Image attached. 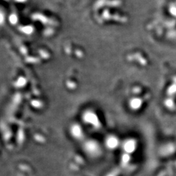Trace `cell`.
<instances>
[{
    "instance_id": "6da1fadb",
    "label": "cell",
    "mask_w": 176,
    "mask_h": 176,
    "mask_svg": "<svg viewBox=\"0 0 176 176\" xmlns=\"http://www.w3.org/2000/svg\"><path fill=\"white\" fill-rule=\"evenodd\" d=\"M84 119L86 121V122L90 123V124L94 125H98V119L97 116H95L94 114H93L91 112H88L87 114H85V115L84 116Z\"/></svg>"
},
{
    "instance_id": "7a4b0ae2",
    "label": "cell",
    "mask_w": 176,
    "mask_h": 176,
    "mask_svg": "<svg viewBox=\"0 0 176 176\" xmlns=\"http://www.w3.org/2000/svg\"><path fill=\"white\" fill-rule=\"evenodd\" d=\"M85 148L86 150H87L89 153L93 154V155H95V154L98 153V147L97 144L93 142H90L86 144Z\"/></svg>"
},
{
    "instance_id": "3957f363",
    "label": "cell",
    "mask_w": 176,
    "mask_h": 176,
    "mask_svg": "<svg viewBox=\"0 0 176 176\" xmlns=\"http://www.w3.org/2000/svg\"><path fill=\"white\" fill-rule=\"evenodd\" d=\"M71 131L74 136L76 138H80L82 134L81 129H80V126H78V125L73 126Z\"/></svg>"
},
{
    "instance_id": "277c9868",
    "label": "cell",
    "mask_w": 176,
    "mask_h": 176,
    "mask_svg": "<svg viewBox=\"0 0 176 176\" xmlns=\"http://www.w3.org/2000/svg\"><path fill=\"white\" fill-rule=\"evenodd\" d=\"M106 144L108 147L110 148H114L117 146V140L116 138L113 136L109 137L106 140Z\"/></svg>"
}]
</instances>
